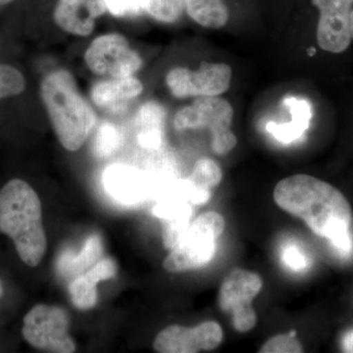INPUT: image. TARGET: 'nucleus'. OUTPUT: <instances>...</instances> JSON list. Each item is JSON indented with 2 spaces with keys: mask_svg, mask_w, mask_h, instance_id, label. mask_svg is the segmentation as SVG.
<instances>
[{
  "mask_svg": "<svg viewBox=\"0 0 353 353\" xmlns=\"http://www.w3.org/2000/svg\"><path fill=\"white\" fill-rule=\"evenodd\" d=\"M274 201L283 210L303 220L313 233L326 239L341 257L350 256L352 208L340 190L315 176L299 174L277 183Z\"/></svg>",
  "mask_w": 353,
  "mask_h": 353,
  "instance_id": "nucleus-1",
  "label": "nucleus"
},
{
  "mask_svg": "<svg viewBox=\"0 0 353 353\" xmlns=\"http://www.w3.org/2000/svg\"><path fill=\"white\" fill-rule=\"evenodd\" d=\"M0 232L12 240L25 264L36 267L41 263L48 245L41 204L25 181L14 179L0 190Z\"/></svg>",
  "mask_w": 353,
  "mask_h": 353,
  "instance_id": "nucleus-2",
  "label": "nucleus"
},
{
  "mask_svg": "<svg viewBox=\"0 0 353 353\" xmlns=\"http://www.w3.org/2000/svg\"><path fill=\"white\" fill-rule=\"evenodd\" d=\"M41 95L60 143L76 152L94 129L97 116L79 92L75 79L66 70L52 72L41 82Z\"/></svg>",
  "mask_w": 353,
  "mask_h": 353,
  "instance_id": "nucleus-3",
  "label": "nucleus"
},
{
  "mask_svg": "<svg viewBox=\"0 0 353 353\" xmlns=\"http://www.w3.org/2000/svg\"><path fill=\"white\" fill-rule=\"evenodd\" d=\"M224 229L225 220L219 213L209 211L199 216L165 259L164 268L172 273H181L210 263Z\"/></svg>",
  "mask_w": 353,
  "mask_h": 353,
  "instance_id": "nucleus-4",
  "label": "nucleus"
},
{
  "mask_svg": "<svg viewBox=\"0 0 353 353\" xmlns=\"http://www.w3.org/2000/svg\"><path fill=\"white\" fill-rule=\"evenodd\" d=\"M234 109L226 99L217 97H199L192 105L176 114L174 126L178 131L208 128L212 134V148L217 154H226L236 145L231 131Z\"/></svg>",
  "mask_w": 353,
  "mask_h": 353,
  "instance_id": "nucleus-5",
  "label": "nucleus"
},
{
  "mask_svg": "<svg viewBox=\"0 0 353 353\" xmlns=\"http://www.w3.org/2000/svg\"><path fill=\"white\" fill-rule=\"evenodd\" d=\"M70 317L59 306L38 304L24 318L23 336L32 347L48 352L72 353L76 345L69 334Z\"/></svg>",
  "mask_w": 353,
  "mask_h": 353,
  "instance_id": "nucleus-6",
  "label": "nucleus"
},
{
  "mask_svg": "<svg viewBox=\"0 0 353 353\" xmlns=\"http://www.w3.org/2000/svg\"><path fill=\"white\" fill-rule=\"evenodd\" d=\"M262 289V280L253 272L234 269L221 285L219 305L232 314L234 328L241 333L250 331L256 324L252 303Z\"/></svg>",
  "mask_w": 353,
  "mask_h": 353,
  "instance_id": "nucleus-7",
  "label": "nucleus"
},
{
  "mask_svg": "<svg viewBox=\"0 0 353 353\" xmlns=\"http://www.w3.org/2000/svg\"><path fill=\"white\" fill-rule=\"evenodd\" d=\"M85 60L94 74L112 78L132 76L143 65L141 57L130 48L128 39L118 34L95 39L85 51Z\"/></svg>",
  "mask_w": 353,
  "mask_h": 353,
  "instance_id": "nucleus-8",
  "label": "nucleus"
},
{
  "mask_svg": "<svg viewBox=\"0 0 353 353\" xmlns=\"http://www.w3.org/2000/svg\"><path fill=\"white\" fill-rule=\"evenodd\" d=\"M232 79V69L225 63L203 62L196 71L175 68L169 71L166 83L178 99L190 97H217L227 92Z\"/></svg>",
  "mask_w": 353,
  "mask_h": 353,
  "instance_id": "nucleus-9",
  "label": "nucleus"
},
{
  "mask_svg": "<svg viewBox=\"0 0 353 353\" xmlns=\"http://www.w3.org/2000/svg\"><path fill=\"white\" fill-rule=\"evenodd\" d=\"M319 9L317 43L321 50L331 53H341L352 43L350 15L353 0H312Z\"/></svg>",
  "mask_w": 353,
  "mask_h": 353,
  "instance_id": "nucleus-10",
  "label": "nucleus"
},
{
  "mask_svg": "<svg viewBox=\"0 0 353 353\" xmlns=\"http://www.w3.org/2000/svg\"><path fill=\"white\" fill-rule=\"evenodd\" d=\"M222 339V328L216 322L201 323L194 328L172 325L157 334L153 348L161 353H194L215 350Z\"/></svg>",
  "mask_w": 353,
  "mask_h": 353,
  "instance_id": "nucleus-11",
  "label": "nucleus"
},
{
  "mask_svg": "<svg viewBox=\"0 0 353 353\" xmlns=\"http://www.w3.org/2000/svg\"><path fill=\"white\" fill-rule=\"evenodd\" d=\"M102 180L110 196L124 204L139 203L154 194L152 180L138 169L126 165L109 167Z\"/></svg>",
  "mask_w": 353,
  "mask_h": 353,
  "instance_id": "nucleus-12",
  "label": "nucleus"
},
{
  "mask_svg": "<svg viewBox=\"0 0 353 353\" xmlns=\"http://www.w3.org/2000/svg\"><path fill=\"white\" fill-rule=\"evenodd\" d=\"M117 273V265L113 259H101L85 273L72 281L69 287L70 296L75 307L88 310L94 307L97 301V285L108 280Z\"/></svg>",
  "mask_w": 353,
  "mask_h": 353,
  "instance_id": "nucleus-13",
  "label": "nucleus"
},
{
  "mask_svg": "<svg viewBox=\"0 0 353 353\" xmlns=\"http://www.w3.org/2000/svg\"><path fill=\"white\" fill-rule=\"evenodd\" d=\"M283 104L290 114V122L282 124L269 122L266 125V130L279 143L290 145L301 141L305 136L312 119V108L306 99L301 97H285Z\"/></svg>",
  "mask_w": 353,
  "mask_h": 353,
  "instance_id": "nucleus-14",
  "label": "nucleus"
},
{
  "mask_svg": "<svg viewBox=\"0 0 353 353\" xmlns=\"http://www.w3.org/2000/svg\"><path fill=\"white\" fill-rule=\"evenodd\" d=\"M143 85L132 76L112 78L94 83L90 95L99 108H115L143 92Z\"/></svg>",
  "mask_w": 353,
  "mask_h": 353,
  "instance_id": "nucleus-15",
  "label": "nucleus"
},
{
  "mask_svg": "<svg viewBox=\"0 0 353 353\" xmlns=\"http://www.w3.org/2000/svg\"><path fill=\"white\" fill-rule=\"evenodd\" d=\"M166 111L161 104L146 102L136 116V131L141 148L157 150L163 143Z\"/></svg>",
  "mask_w": 353,
  "mask_h": 353,
  "instance_id": "nucleus-16",
  "label": "nucleus"
},
{
  "mask_svg": "<svg viewBox=\"0 0 353 353\" xmlns=\"http://www.w3.org/2000/svg\"><path fill=\"white\" fill-rule=\"evenodd\" d=\"M54 21L63 31L87 37L94 28V19L88 9V0H59L54 10Z\"/></svg>",
  "mask_w": 353,
  "mask_h": 353,
  "instance_id": "nucleus-17",
  "label": "nucleus"
},
{
  "mask_svg": "<svg viewBox=\"0 0 353 353\" xmlns=\"http://www.w3.org/2000/svg\"><path fill=\"white\" fill-rule=\"evenodd\" d=\"M102 253L103 245L101 236L92 234L88 236L80 252L67 250L60 255L57 262L58 271L65 277L75 279L99 262L101 259Z\"/></svg>",
  "mask_w": 353,
  "mask_h": 353,
  "instance_id": "nucleus-18",
  "label": "nucleus"
},
{
  "mask_svg": "<svg viewBox=\"0 0 353 353\" xmlns=\"http://www.w3.org/2000/svg\"><path fill=\"white\" fill-rule=\"evenodd\" d=\"M185 9L197 24L209 29H220L229 20V12L222 0H185Z\"/></svg>",
  "mask_w": 353,
  "mask_h": 353,
  "instance_id": "nucleus-19",
  "label": "nucleus"
},
{
  "mask_svg": "<svg viewBox=\"0 0 353 353\" xmlns=\"http://www.w3.org/2000/svg\"><path fill=\"white\" fill-rule=\"evenodd\" d=\"M222 170L219 165L210 158H201L194 165V170L189 178L197 189L210 192L222 181Z\"/></svg>",
  "mask_w": 353,
  "mask_h": 353,
  "instance_id": "nucleus-20",
  "label": "nucleus"
},
{
  "mask_svg": "<svg viewBox=\"0 0 353 353\" xmlns=\"http://www.w3.org/2000/svg\"><path fill=\"white\" fill-rule=\"evenodd\" d=\"M192 213H185L164 219L163 243L166 250H172L179 245L183 234L192 224Z\"/></svg>",
  "mask_w": 353,
  "mask_h": 353,
  "instance_id": "nucleus-21",
  "label": "nucleus"
},
{
  "mask_svg": "<svg viewBox=\"0 0 353 353\" xmlns=\"http://www.w3.org/2000/svg\"><path fill=\"white\" fill-rule=\"evenodd\" d=\"M120 132L111 123H103L95 134L94 152L97 157H110L120 145Z\"/></svg>",
  "mask_w": 353,
  "mask_h": 353,
  "instance_id": "nucleus-22",
  "label": "nucleus"
},
{
  "mask_svg": "<svg viewBox=\"0 0 353 353\" xmlns=\"http://www.w3.org/2000/svg\"><path fill=\"white\" fill-rule=\"evenodd\" d=\"M25 88V77L19 70L0 64V99L22 94Z\"/></svg>",
  "mask_w": 353,
  "mask_h": 353,
  "instance_id": "nucleus-23",
  "label": "nucleus"
},
{
  "mask_svg": "<svg viewBox=\"0 0 353 353\" xmlns=\"http://www.w3.org/2000/svg\"><path fill=\"white\" fill-rule=\"evenodd\" d=\"M185 8V0H150L145 12L161 22L172 23L178 19Z\"/></svg>",
  "mask_w": 353,
  "mask_h": 353,
  "instance_id": "nucleus-24",
  "label": "nucleus"
},
{
  "mask_svg": "<svg viewBox=\"0 0 353 353\" xmlns=\"http://www.w3.org/2000/svg\"><path fill=\"white\" fill-rule=\"evenodd\" d=\"M281 259L283 264L292 272L307 270L311 264L305 250L294 241H287L281 248Z\"/></svg>",
  "mask_w": 353,
  "mask_h": 353,
  "instance_id": "nucleus-25",
  "label": "nucleus"
},
{
  "mask_svg": "<svg viewBox=\"0 0 353 353\" xmlns=\"http://www.w3.org/2000/svg\"><path fill=\"white\" fill-rule=\"evenodd\" d=\"M261 353H297L303 352L299 341L294 339V334H278L262 345Z\"/></svg>",
  "mask_w": 353,
  "mask_h": 353,
  "instance_id": "nucleus-26",
  "label": "nucleus"
},
{
  "mask_svg": "<svg viewBox=\"0 0 353 353\" xmlns=\"http://www.w3.org/2000/svg\"><path fill=\"white\" fill-rule=\"evenodd\" d=\"M108 10L114 16L139 15V10L137 0H104Z\"/></svg>",
  "mask_w": 353,
  "mask_h": 353,
  "instance_id": "nucleus-27",
  "label": "nucleus"
},
{
  "mask_svg": "<svg viewBox=\"0 0 353 353\" xmlns=\"http://www.w3.org/2000/svg\"><path fill=\"white\" fill-rule=\"evenodd\" d=\"M88 9L90 16L95 19L106 12L108 6L104 0H88Z\"/></svg>",
  "mask_w": 353,
  "mask_h": 353,
  "instance_id": "nucleus-28",
  "label": "nucleus"
},
{
  "mask_svg": "<svg viewBox=\"0 0 353 353\" xmlns=\"http://www.w3.org/2000/svg\"><path fill=\"white\" fill-rule=\"evenodd\" d=\"M341 348L343 352L353 353V330L343 336L341 340Z\"/></svg>",
  "mask_w": 353,
  "mask_h": 353,
  "instance_id": "nucleus-29",
  "label": "nucleus"
},
{
  "mask_svg": "<svg viewBox=\"0 0 353 353\" xmlns=\"http://www.w3.org/2000/svg\"><path fill=\"white\" fill-rule=\"evenodd\" d=\"M350 31H352V38L353 39V8L352 15H350Z\"/></svg>",
  "mask_w": 353,
  "mask_h": 353,
  "instance_id": "nucleus-30",
  "label": "nucleus"
},
{
  "mask_svg": "<svg viewBox=\"0 0 353 353\" xmlns=\"http://www.w3.org/2000/svg\"><path fill=\"white\" fill-rule=\"evenodd\" d=\"M13 0H0V6H6V4L10 3Z\"/></svg>",
  "mask_w": 353,
  "mask_h": 353,
  "instance_id": "nucleus-31",
  "label": "nucleus"
},
{
  "mask_svg": "<svg viewBox=\"0 0 353 353\" xmlns=\"http://www.w3.org/2000/svg\"><path fill=\"white\" fill-rule=\"evenodd\" d=\"M311 50H309L308 51V54L309 55H313V54H315V48H310Z\"/></svg>",
  "mask_w": 353,
  "mask_h": 353,
  "instance_id": "nucleus-32",
  "label": "nucleus"
},
{
  "mask_svg": "<svg viewBox=\"0 0 353 353\" xmlns=\"http://www.w3.org/2000/svg\"><path fill=\"white\" fill-rule=\"evenodd\" d=\"M3 294V287H2L1 282H0V297Z\"/></svg>",
  "mask_w": 353,
  "mask_h": 353,
  "instance_id": "nucleus-33",
  "label": "nucleus"
}]
</instances>
